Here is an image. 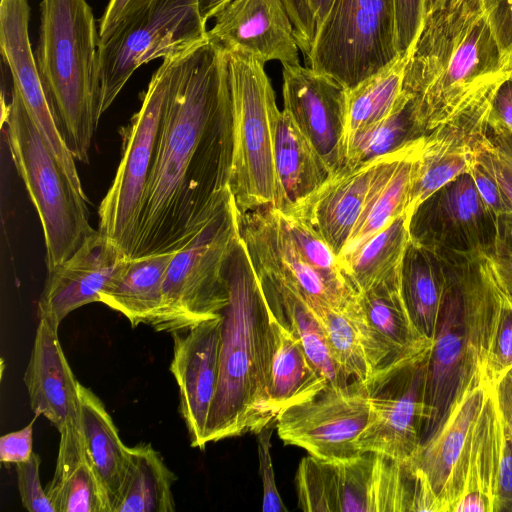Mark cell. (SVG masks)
I'll return each instance as SVG.
<instances>
[{
  "instance_id": "43",
  "label": "cell",
  "mask_w": 512,
  "mask_h": 512,
  "mask_svg": "<svg viewBox=\"0 0 512 512\" xmlns=\"http://www.w3.org/2000/svg\"><path fill=\"white\" fill-rule=\"evenodd\" d=\"M334 0H284L294 37L304 59L309 55L318 31Z\"/></svg>"
},
{
  "instance_id": "9",
  "label": "cell",
  "mask_w": 512,
  "mask_h": 512,
  "mask_svg": "<svg viewBox=\"0 0 512 512\" xmlns=\"http://www.w3.org/2000/svg\"><path fill=\"white\" fill-rule=\"evenodd\" d=\"M182 57L163 59L151 77L141 107L123 133L122 158L98 209V230L128 259L135 245L144 193Z\"/></svg>"
},
{
  "instance_id": "24",
  "label": "cell",
  "mask_w": 512,
  "mask_h": 512,
  "mask_svg": "<svg viewBox=\"0 0 512 512\" xmlns=\"http://www.w3.org/2000/svg\"><path fill=\"white\" fill-rule=\"evenodd\" d=\"M379 159L330 175L282 213L318 233L339 257L361 216Z\"/></svg>"
},
{
  "instance_id": "44",
  "label": "cell",
  "mask_w": 512,
  "mask_h": 512,
  "mask_svg": "<svg viewBox=\"0 0 512 512\" xmlns=\"http://www.w3.org/2000/svg\"><path fill=\"white\" fill-rule=\"evenodd\" d=\"M41 458L34 453L29 460L16 464L18 490L23 507L29 512H55L40 482Z\"/></svg>"
},
{
  "instance_id": "30",
  "label": "cell",
  "mask_w": 512,
  "mask_h": 512,
  "mask_svg": "<svg viewBox=\"0 0 512 512\" xmlns=\"http://www.w3.org/2000/svg\"><path fill=\"white\" fill-rule=\"evenodd\" d=\"M423 139L383 155L375 170L361 216L339 257L383 229L407 209L412 164Z\"/></svg>"
},
{
  "instance_id": "21",
  "label": "cell",
  "mask_w": 512,
  "mask_h": 512,
  "mask_svg": "<svg viewBox=\"0 0 512 512\" xmlns=\"http://www.w3.org/2000/svg\"><path fill=\"white\" fill-rule=\"evenodd\" d=\"M208 40L263 63L299 65V47L284 0H228L213 14Z\"/></svg>"
},
{
  "instance_id": "22",
  "label": "cell",
  "mask_w": 512,
  "mask_h": 512,
  "mask_svg": "<svg viewBox=\"0 0 512 512\" xmlns=\"http://www.w3.org/2000/svg\"><path fill=\"white\" fill-rule=\"evenodd\" d=\"M128 258L99 230L88 234L65 261L47 271L38 301V318L58 329L74 310L99 302V293Z\"/></svg>"
},
{
  "instance_id": "54",
  "label": "cell",
  "mask_w": 512,
  "mask_h": 512,
  "mask_svg": "<svg viewBox=\"0 0 512 512\" xmlns=\"http://www.w3.org/2000/svg\"><path fill=\"white\" fill-rule=\"evenodd\" d=\"M486 258L497 287L512 307V257L493 254Z\"/></svg>"
},
{
  "instance_id": "48",
  "label": "cell",
  "mask_w": 512,
  "mask_h": 512,
  "mask_svg": "<svg viewBox=\"0 0 512 512\" xmlns=\"http://www.w3.org/2000/svg\"><path fill=\"white\" fill-rule=\"evenodd\" d=\"M498 452L496 512H512V433L506 427L501 412L498 422Z\"/></svg>"
},
{
  "instance_id": "14",
  "label": "cell",
  "mask_w": 512,
  "mask_h": 512,
  "mask_svg": "<svg viewBox=\"0 0 512 512\" xmlns=\"http://www.w3.org/2000/svg\"><path fill=\"white\" fill-rule=\"evenodd\" d=\"M410 241L430 251L495 254L497 217L463 173L423 200L410 214Z\"/></svg>"
},
{
  "instance_id": "52",
  "label": "cell",
  "mask_w": 512,
  "mask_h": 512,
  "mask_svg": "<svg viewBox=\"0 0 512 512\" xmlns=\"http://www.w3.org/2000/svg\"><path fill=\"white\" fill-rule=\"evenodd\" d=\"M24 428L7 433L0 438V461L6 464H18L30 459L33 454V424L35 419Z\"/></svg>"
},
{
  "instance_id": "55",
  "label": "cell",
  "mask_w": 512,
  "mask_h": 512,
  "mask_svg": "<svg viewBox=\"0 0 512 512\" xmlns=\"http://www.w3.org/2000/svg\"><path fill=\"white\" fill-rule=\"evenodd\" d=\"M494 389L505 425L512 433V368L494 385Z\"/></svg>"
},
{
  "instance_id": "34",
  "label": "cell",
  "mask_w": 512,
  "mask_h": 512,
  "mask_svg": "<svg viewBox=\"0 0 512 512\" xmlns=\"http://www.w3.org/2000/svg\"><path fill=\"white\" fill-rule=\"evenodd\" d=\"M271 329L273 353L270 396L278 414L288 406L315 397L329 382L313 364L298 336L272 314Z\"/></svg>"
},
{
  "instance_id": "18",
  "label": "cell",
  "mask_w": 512,
  "mask_h": 512,
  "mask_svg": "<svg viewBox=\"0 0 512 512\" xmlns=\"http://www.w3.org/2000/svg\"><path fill=\"white\" fill-rule=\"evenodd\" d=\"M222 315L188 329L172 332L173 357L170 372L179 388V412L191 446L204 449L207 425L216 395Z\"/></svg>"
},
{
  "instance_id": "19",
  "label": "cell",
  "mask_w": 512,
  "mask_h": 512,
  "mask_svg": "<svg viewBox=\"0 0 512 512\" xmlns=\"http://www.w3.org/2000/svg\"><path fill=\"white\" fill-rule=\"evenodd\" d=\"M491 386L486 382L470 384L453 400L446 416L409 461L431 495L433 512H452L458 464Z\"/></svg>"
},
{
  "instance_id": "25",
  "label": "cell",
  "mask_w": 512,
  "mask_h": 512,
  "mask_svg": "<svg viewBox=\"0 0 512 512\" xmlns=\"http://www.w3.org/2000/svg\"><path fill=\"white\" fill-rule=\"evenodd\" d=\"M483 14V0H439L424 16L409 53L403 91L418 98L445 67L470 27Z\"/></svg>"
},
{
  "instance_id": "45",
  "label": "cell",
  "mask_w": 512,
  "mask_h": 512,
  "mask_svg": "<svg viewBox=\"0 0 512 512\" xmlns=\"http://www.w3.org/2000/svg\"><path fill=\"white\" fill-rule=\"evenodd\" d=\"M274 427L275 422L264 427L256 434L259 475L263 488L262 510L266 512H286L287 508L285 507L277 489L270 453L271 436Z\"/></svg>"
},
{
  "instance_id": "38",
  "label": "cell",
  "mask_w": 512,
  "mask_h": 512,
  "mask_svg": "<svg viewBox=\"0 0 512 512\" xmlns=\"http://www.w3.org/2000/svg\"><path fill=\"white\" fill-rule=\"evenodd\" d=\"M130 469L115 512H174L172 485L177 477L150 443L129 447Z\"/></svg>"
},
{
  "instance_id": "51",
  "label": "cell",
  "mask_w": 512,
  "mask_h": 512,
  "mask_svg": "<svg viewBox=\"0 0 512 512\" xmlns=\"http://www.w3.org/2000/svg\"><path fill=\"white\" fill-rule=\"evenodd\" d=\"M469 173L475 186L490 211L496 216L512 211V204L494 176L474 156Z\"/></svg>"
},
{
  "instance_id": "4",
  "label": "cell",
  "mask_w": 512,
  "mask_h": 512,
  "mask_svg": "<svg viewBox=\"0 0 512 512\" xmlns=\"http://www.w3.org/2000/svg\"><path fill=\"white\" fill-rule=\"evenodd\" d=\"M35 59L75 160L90 161L100 110V35L86 0H42Z\"/></svg>"
},
{
  "instance_id": "16",
  "label": "cell",
  "mask_w": 512,
  "mask_h": 512,
  "mask_svg": "<svg viewBox=\"0 0 512 512\" xmlns=\"http://www.w3.org/2000/svg\"><path fill=\"white\" fill-rule=\"evenodd\" d=\"M28 0H1L0 49L27 113L75 187L83 191L75 165L60 131L48 90L39 71L29 39Z\"/></svg>"
},
{
  "instance_id": "1",
  "label": "cell",
  "mask_w": 512,
  "mask_h": 512,
  "mask_svg": "<svg viewBox=\"0 0 512 512\" xmlns=\"http://www.w3.org/2000/svg\"><path fill=\"white\" fill-rule=\"evenodd\" d=\"M227 52L209 40L180 59L130 259L185 246L232 194Z\"/></svg>"
},
{
  "instance_id": "5",
  "label": "cell",
  "mask_w": 512,
  "mask_h": 512,
  "mask_svg": "<svg viewBox=\"0 0 512 512\" xmlns=\"http://www.w3.org/2000/svg\"><path fill=\"white\" fill-rule=\"evenodd\" d=\"M2 127L12 161L38 213L46 247L47 271L67 260L94 229L87 198L29 117L15 87L3 105Z\"/></svg>"
},
{
  "instance_id": "57",
  "label": "cell",
  "mask_w": 512,
  "mask_h": 512,
  "mask_svg": "<svg viewBox=\"0 0 512 512\" xmlns=\"http://www.w3.org/2000/svg\"><path fill=\"white\" fill-rule=\"evenodd\" d=\"M228 0H199V8L203 19L208 22L213 14Z\"/></svg>"
},
{
  "instance_id": "15",
  "label": "cell",
  "mask_w": 512,
  "mask_h": 512,
  "mask_svg": "<svg viewBox=\"0 0 512 512\" xmlns=\"http://www.w3.org/2000/svg\"><path fill=\"white\" fill-rule=\"evenodd\" d=\"M428 358L367 385L370 419L356 438L358 453L409 462L432 412L425 401Z\"/></svg>"
},
{
  "instance_id": "29",
  "label": "cell",
  "mask_w": 512,
  "mask_h": 512,
  "mask_svg": "<svg viewBox=\"0 0 512 512\" xmlns=\"http://www.w3.org/2000/svg\"><path fill=\"white\" fill-rule=\"evenodd\" d=\"M80 421L89 462L102 491L108 512L122 500L129 469V447L122 442L105 405L79 382Z\"/></svg>"
},
{
  "instance_id": "32",
  "label": "cell",
  "mask_w": 512,
  "mask_h": 512,
  "mask_svg": "<svg viewBox=\"0 0 512 512\" xmlns=\"http://www.w3.org/2000/svg\"><path fill=\"white\" fill-rule=\"evenodd\" d=\"M59 434L55 472L45 488L55 512H108L86 453L80 415Z\"/></svg>"
},
{
  "instance_id": "17",
  "label": "cell",
  "mask_w": 512,
  "mask_h": 512,
  "mask_svg": "<svg viewBox=\"0 0 512 512\" xmlns=\"http://www.w3.org/2000/svg\"><path fill=\"white\" fill-rule=\"evenodd\" d=\"M286 110L325 162L331 175L345 167L347 89L309 66H283Z\"/></svg>"
},
{
  "instance_id": "8",
  "label": "cell",
  "mask_w": 512,
  "mask_h": 512,
  "mask_svg": "<svg viewBox=\"0 0 512 512\" xmlns=\"http://www.w3.org/2000/svg\"><path fill=\"white\" fill-rule=\"evenodd\" d=\"M295 484L299 507L309 512L415 511L419 487L409 462L373 452L337 460L304 457Z\"/></svg>"
},
{
  "instance_id": "27",
  "label": "cell",
  "mask_w": 512,
  "mask_h": 512,
  "mask_svg": "<svg viewBox=\"0 0 512 512\" xmlns=\"http://www.w3.org/2000/svg\"><path fill=\"white\" fill-rule=\"evenodd\" d=\"M250 260L271 314L298 336L329 385L343 387L353 381L333 359L322 326L295 282L260 260Z\"/></svg>"
},
{
  "instance_id": "35",
  "label": "cell",
  "mask_w": 512,
  "mask_h": 512,
  "mask_svg": "<svg viewBox=\"0 0 512 512\" xmlns=\"http://www.w3.org/2000/svg\"><path fill=\"white\" fill-rule=\"evenodd\" d=\"M407 211L383 229L339 257L344 273L357 293L401 277L403 258L410 241Z\"/></svg>"
},
{
  "instance_id": "6",
  "label": "cell",
  "mask_w": 512,
  "mask_h": 512,
  "mask_svg": "<svg viewBox=\"0 0 512 512\" xmlns=\"http://www.w3.org/2000/svg\"><path fill=\"white\" fill-rule=\"evenodd\" d=\"M233 194L171 259L159 309L150 326L157 332L188 329L217 318L229 301L226 263L240 238Z\"/></svg>"
},
{
  "instance_id": "37",
  "label": "cell",
  "mask_w": 512,
  "mask_h": 512,
  "mask_svg": "<svg viewBox=\"0 0 512 512\" xmlns=\"http://www.w3.org/2000/svg\"><path fill=\"white\" fill-rule=\"evenodd\" d=\"M409 54L347 89L345 113V151L349 141L363 130L387 118L403 94V80Z\"/></svg>"
},
{
  "instance_id": "49",
  "label": "cell",
  "mask_w": 512,
  "mask_h": 512,
  "mask_svg": "<svg viewBox=\"0 0 512 512\" xmlns=\"http://www.w3.org/2000/svg\"><path fill=\"white\" fill-rule=\"evenodd\" d=\"M156 0H109L99 20L100 45L109 41L126 24Z\"/></svg>"
},
{
  "instance_id": "46",
  "label": "cell",
  "mask_w": 512,
  "mask_h": 512,
  "mask_svg": "<svg viewBox=\"0 0 512 512\" xmlns=\"http://www.w3.org/2000/svg\"><path fill=\"white\" fill-rule=\"evenodd\" d=\"M503 296V295H502ZM512 368V307L503 297V309L493 350L487 368L486 381L495 385Z\"/></svg>"
},
{
  "instance_id": "26",
  "label": "cell",
  "mask_w": 512,
  "mask_h": 512,
  "mask_svg": "<svg viewBox=\"0 0 512 512\" xmlns=\"http://www.w3.org/2000/svg\"><path fill=\"white\" fill-rule=\"evenodd\" d=\"M23 380L35 416H44L58 431L79 417V382L61 347L58 329L46 320H39Z\"/></svg>"
},
{
  "instance_id": "13",
  "label": "cell",
  "mask_w": 512,
  "mask_h": 512,
  "mask_svg": "<svg viewBox=\"0 0 512 512\" xmlns=\"http://www.w3.org/2000/svg\"><path fill=\"white\" fill-rule=\"evenodd\" d=\"M369 389L353 380L343 387L328 385L315 397L282 409L275 420L278 436L323 460L358 455L355 441L369 422Z\"/></svg>"
},
{
  "instance_id": "56",
  "label": "cell",
  "mask_w": 512,
  "mask_h": 512,
  "mask_svg": "<svg viewBox=\"0 0 512 512\" xmlns=\"http://www.w3.org/2000/svg\"><path fill=\"white\" fill-rule=\"evenodd\" d=\"M495 254L512 257V211L497 217Z\"/></svg>"
},
{
  "instance_id": "50",
  "label": "cell",
  "mask_w": 512,
  "mask_h": 512,
  "mask_svg": "<svg viewBox=\"0 0 512 512\" xmlns=\"http://www.w3.org/2000/svg\"><path fill=\"white\" fill-rule=\"evenodd\" d=\"M483 5L505 61L512 68V0H483Z\"/></svg>"
},
{
  "instance_id": "28",
  "label": "cell",
  "mask_w": 512,
  "mask_h": 512,
  "mask_svg": "<svg viewBox=\"0 0 512 512\" xmlns=\"http://www.w3.org/2000/svg\"><path fill=\"white\" fill-rule=\"evenodd\" d=\"M499 414L492 385L458 464L452 512L497 511Z\"/></svg>"
},
{
  "instance_id": "23",
  "label": "cell",
  "mask_w": 512,
  "mask_h": 512,
  "mask_svg": "<svg viewBox=\"0 0 512 512\" xmlns=\"http://www.w3.org/2000/svg\"><path fill=\"white\" fill-rule=\"evenodd\" d=\"M239 224L249 257L294 281L310 305L342 307L357 297L354 289L331 280L303 259L276 208L268 206L240 213Z\"/></svg>"
},
{
  "instance_id": "47",
  "label": "cell",
  "mask_w": 512,
  "mask_h": 512,
  "mask_svg": "<svg viewBox=\"0 0 512 512\" xmlns=\"http://www.w3.org/2000/svg\"><path fill=\"white\" fill-rule=\"evenodd\" d=\"M425 0H394L396 47L399 56L410 53L422 27Z\"/></svg>"
},
{
  "instance_id": "41",
  "label": "cell",
  "mask_w": 512,
  "mask_h": 512,
  "mask_svg": "<svg viewBox=\"0 0 512 512\" xmlns=\"http://www.w3.org/2000/svg\"><path fill=\"white\" fill-rule=\"evenodd\" d=\"M278 213L303 259L331 280L354 289L344 273L339 257L328 243L299 219L279 210Z\"/></svg>"
},
{
  "instance_id": "12",
  "label": "cell",
  "mask_w": 512,
  "mask_h": 512,
  "mask_svg": "<svg viewBox=\"0 0 512 512\" xmlns=\"http://www.w3.org/2000/svg\"><path fill=\"white\" fill-rule=\"evenodd\" d=\"M507 71L471 91L423 140L412 164L406 211L457 176L469 172L475 151L484 139L495 88Z\"/></svg>"
},
{
  "instance_id": "2",
  "label": "cell",
  "mask_w": 512,
  "mask_h": 512,
  "mask_svg": "<svg viewBox=\"0 0 512 512\" xmlns=\"http://www.w3.org/2000/svg\"><path fill=\"white\" fill-rule=\"evenodd\" d=\"M229 301L222 311L219 376L207 443L257 434L277 417L271 396V314L241 237L226 263Z\"/></svg>"
},
{
  "instance_id": "20",
  "label": "cell",
  "mask_w": 512,
  "mask_h": 512,
  "mask_svg": "<svg viewBox=\"0 0 512 512\" xmlns=\"http://www.w3.org/2000/svg\"><path fill=\"white\" fill-rule=\"evenodd\" d=\"M510 68L485 13L470 27L445 67L418 97L417 119L427 134L471 91Z\"/></svg>"
},
{
  "instance_id": "42",
  "label": "cell",
  "mask_w": 512,
  "mask_h": 512,
  "mask_svg": "<svg viewBox=\"0 0 512 512\" xmlns=\"http://www.w3.org/2000/svg\"><path fill=\"white\" fill-rule=\"evenodd\" d=\"M474 156L494 176L512 204V132L488 122L486 135Z\"/></svg>"
},
{
  "instance_id": "36",
  "label": "cell",
  "mask_w": 512,
  "mask_h": 512,
  "mask_svg": "<svg viewBox=\"0 0 512 512\" xmlns=\"http://www.w3.org/2000/svg\"><path fill=\"white\" fill-rule=\"evenodd\" d=\"M401 290L414 324L434 340L445 291L441 257L409 241L401 269Z\"/></svg>"
},
{
  "instance_id": "3",
  "label": "cell",
  "mask_w": 512,
  "mask_h": 512,
  "mask_svg": "<svg viewBox=\"0 0 512 512\" xmlns=\"http://www.w3.org/2000/svg\"><path fill=\"white\" fill-rule=\"evenodd\" d=\"M435 253L443 262L445 291L428 359L425 401L432 417L422 441L470 384L487 383L486 368L503 309L486 255Z\"/></svg>"
},
{
  "instance_id": "40",
  "label": "cell",
  "mask_w": 512,
  "mask_h": 512,
  "mask_svg": "<svg viewBox=\"0 0 512 512\" xmlns=\"http://www.w3.org/2000/svg\"><path fill=\"white\" fill-rule=\"evenodd\" d=\"M356 299L342 307L309 305L322 326L335 362L350 379L367 384L372 375L353 316L352 306Z\"/></svg>"
},
{
  "instance_id": "58",
  "label": "cell",
  "mask_w": 512,
  "mask_h": 512,
  "mask_svg": "<svg viewBox=\"0 0 512 512\" xmlns=\"http://www.w3.org/2000/svg\"><path fill=\"white\" fill-rule=\"evenodd\" d=\"M439 0H425L424 16L436 5Z\"/></svg>"
},
{
  "instance_id": "39",
  "label": "cell",
  "mask_w": 512,
  "mask_h": 512,
  "mask_svg": "<svg viewBox=\"0 0 512 512\" xmlns=\"http://www.w3.org/2000/svg\"><path fill=\"white\" fill-rule=\"evenodd\" d=\"M425 135L417 119L414 97L403 91L398 105L387 118L349 141L344 168H355L394 153L423 139Z\"/></svg>"
},
{
  "instance_id": "31",
  "label": "cell",
  "mask_w": 512,
  "mask_h": 512,
  "mask_svg": "<svg viewBox=\"0 0 512 512\" xmlns=\"http://www.w3.org/2000/svg\"><path fill=\"white\" fill-rule=\"evenodd\" d=\"M270 124L274 164L287 209L318 189L331 173L290 114L278 109L276 101L270 107Z\"/></svg>"
},
{
  "instance_id": "53",
  "label": "cell",
  "mask_w": 512,
  "mask_h": 512,
  "mask_svg": "<svg viewBox=\"0 0 512 512\" xmlns=\"http://www.w3.org/2000/svg\"><path fill=\"white\" fill-rule=\"evenodd\" d=\"M488 122L499 124L512 132V69L505 73L495 88Z\"/></svg>"
},
{
  "instance_id": "11",
  "label": "cell",
  "mask_w": 512,
  "mask_h": 512,
  "mask_svg": "<svg viewBox=\"0 0 512 512\" xmlns=\"http://www.w3.org/2000/svg\"><path fill=\"white\" fill-rule=\"evenodd\" d=\"M199 0H156L100 45L101 114L143 64L182 57L208 41Z\"/></svg>"
},
{
  "instance_id": "10",
  "label": "cell",
  "mask_w": 512,
  "mask_h": 512,
  "mask_svg": "<svg viewBox=\"0 0 512 512\" xmlns=\"http://www.w3.org/2000/svg\"><path fill=\"white\" fill-rule=\"evenodd\" d=\"M398 57L394 0H334L304 60L349 90Z\"/></svg>"
},
{
  "instance_id": "33",
  "label": "cell",
  "mask_w": 512,
  "mask_h": 512,
  "mask_svg": "<svg viewBox=\"0 0 512 512\" xmlns=\"http://www.w3.org/2000/svg\"><path fill=\"white\" fill-rule=\"evenodd\" d=\"M175 252L127 259L99 293V302L124 315L132 327L150 325L159 309L166 271Z\"/></svg>"
},
{
  "instance_id": "7",
  "label": "cell",
  "mask_w": 512,
  "mask_h": 512,
  "mask_svg": "<svg viewBox=\"0 0 512 512\" xmlns=\"http://www.w3.org/2000/svg\"><path fill=\"white\" fill-rule=\"evenodd\" d=\"M233 116L230 189L240 213L286 209L273 156L270 107L275 94L264 64L248 54L227 52Z\"/></svg>"
}]
</instances>
